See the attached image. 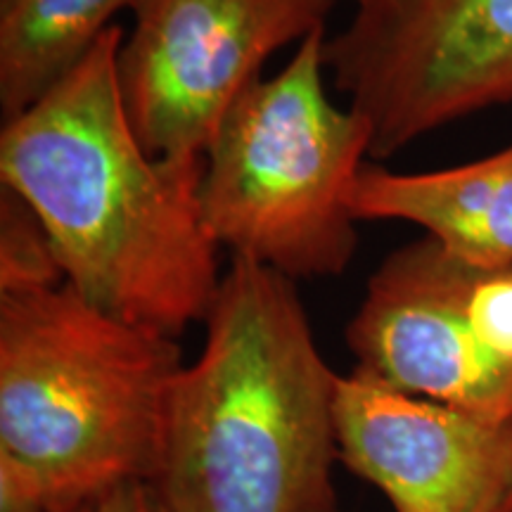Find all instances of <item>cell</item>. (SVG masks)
<instances>
[{
    "label": "cell",
    "mask_w": 512,
    "mask_h": 512,
    "mask_svg": "<svg viewBox=\"0 0 512 512\" xmlns=\"http://www.w3.org/2000/svg\"><path fill=\"white\" fill-rule=\"evenodd\" d=\"M112 24L27 112L3 121L0 181L46 226L67 283L114 316L181 337L219 294V245L202 221L204 159L140 143L119 86Z\"/></svg>",
    "instance_id": "obj_1"
},
{
    "label": "cell",
    "mask_w": 512,
    "mask_h": 512,
    "mask_svg": "<svg viewBox=\"0 0 512 512\" xmlns=\"http://www.w3.org/2000/svg\"><path fill=\"white\" fill-rule=\"evenodd\" d=\"M200 358L166 399L152 489L169 512H339V377L294 280L233 256Z\"/></svg>",
    "instance_id": "obj_2"
},
{
    "label": "cell",
    "mask_w": 512,
    "mask_h": 512,
    "mask_svg": "<svg viewBox=\"0 0 512 512\" xmlns=\"http://www.w3.org/2000/svg\"><path fill=\"white\" fill-rule=\"evenodd\" d=\"M183 366L176 337L69 283L0 294V496L74 512L150 484Z\"/></svg>",
    "instance_id": "obj_3"
},
{
    "label": "cell",
    "mask_w": 512,
    "mask_h": 512,
    "mask_svg": "<svg viewBox=\"0 0 512 512\" xmlns=\"http://www.w3.org/2000/svg\"><path fill=\"white\" fill-rule=\"evenodd\" d=\"M316 31L271 79H259L223 121L204 157L202 221L233 256L290 280L335 278L354 261L349 190L373 152V131L325 91Z\"/></svg>",
    "instance_id": "obj_4"
},
{
    "label": "cell",
    "mask_w": 512,
    "mask_h": 512,
    "mask_svg": "<svg viewBox=\"0 0 512 512\" xmlns=\"http://www.w3.org/2000/svg\"><path fill=\"white\" fill-rule=\"evenodd\" d=\"M325 41L332 83L368 121L370 157L512 105V0H351Z\"/></svg>",
    "instance_id": "obj_5"
},
{
    "label": "cell",
    "mask_w": 512,
    "mask_h": 512,
    "mask_svg": "<svg viewBox=\"0 0 512 512\" xmlns=\"http://www.w3.org/2000/svg\"><path fill=\"white\" fill-rule=\"evenodd\" d=\"M339 0H140L119 50L121 98L152 157L204 159L261 69L325 31Z\"/></svg>",
    "instance_id": "obj_6"
},
{
    "label": "cell",
    "mask_w": 512,
    "mask_h": 512,
    "mask_svg": "<svg viewBox=\"0 0 512 512\" xmlns=\"http://www.w3.org/2000/svg\"><path fill=\"white\" fill-rule=\"evenodd\" d=\"M482 273L427 235L389 254L347 328L354 370L401 394L512 422V363L479 342L467 316Z\"/></svg>",
    "instance_id": "obj_7"
},
{
    "label": "cell",
    "mask_w": 512,
    "mask_h": 512,
    "mask_svg": "<svg viewBox=\"0 0 512 512\" xmlns=\"http://www.w3.org/2000/svg\"><path fill=\"white\" fill-rule=\"evenodd\" d=\"M339 463L396 512H512V422H491L351 370L337 387Z\"/></svg>",
    "instance_id": "obj_8"
},
{
    "label": "cell",
    "mask_w": 512,
    "mask_h": 512,
    "mask_svg": "<svg viewBox=\"0 0 512 512\" xmlns=\"http://www.w3.org/2000/svg\"><path fill=\"white\" fill-rule=\"evenodd\" d=\"M356 221H406L477 271L512 266V145L451 169L366 164L349 190Z\"/></svg>",
    "instance_id": "obj_9"
},
{
    "label": "cell",
    "mask_w": 512,
    "mask_h": 512,
    "mask_svg": "<svg viewBox=\"0 0 512 512\" xmlns=\"http://www.w3.org/2000/svg\"><path fill=\"white\" fill-rule=\"evenodd\" d=\"M140 0H0V110L8 121L60 83Z\"/></svg>",
    "instance_id": "obj_10"
},
{
    "label": "cell",
    "mask_w": 512,
    "mask_h": 512,
    "mask_svg": "<svg viewBox=\"0 0 512 512\" xmlns=\"http://www.w3.org/2000/svg\"><path fill=\"white\" fill-rule=\"evenodd\" d=\"M67 283L46 226L15 192L0 204V294L50 290Z\"/></svg>",
    "instance_id": "obj_11"
},
{
    "label": "cell",
    "mask_w": 512,
    "mask_h": 512,
    "mask_svg": "<svg viewBox=\"0 0 512 512\" xmlns=\"http://www.w3.org/2000/svg\"><path fill=\"white\" fill-rule=\"evenodd\" d=\"M467 316L479 342L512 363V266L479 275Z\"/></svg>",
    "instance_id": "obj_12"
},
{
    "label": "cell",
    "mask_w": 512,
    "mask_h": 512,
    "mask_svg": "<svg viewBox=\"0 0 512 512\" xmlns=\"http://www.w3.org/2000/svg\"><path fill=\"white\" fill-rule=\"evenodd\" d=\"M95 512H169L152 484H124L95 503Z\"/></svg>",
    "instance_id": "obj_13"
},
{
    "label": "cell",
    "mask_w": 512,
    "mask_h": 512,
    "mask_svg": "<svg viewBox=\"0 0 512 512\" xmlns=\"http://www.w3.org/2000/svg\"><path fill=\"white\" fill-rule=\"evenodd\" d=\"M74 512H95V505H88V508H81V510H74Z\"/></svg>",
    "instance_id": "obj_14"
}]
</instances>
